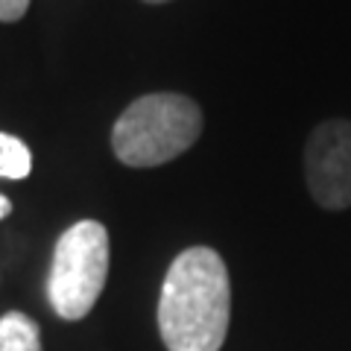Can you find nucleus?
Returning <instances> with one entry per match:
<instances>
[{
  "label": "nucleus",
  "mask_w": 351,
  "mask_h": 351,
  "mask_svg": "<svg viewBox=\"0 0 351 351\" xmlns=\"http://www.w3.org/2000/svg\"><path fill=\"white\" fill-rule=\"evenodd\" d=\"M232 319L226 261L191 246L170 263L158 295V331L167 351H219Z\"/></svg>",
  "instance_id": "f257e3e1"
},
{
  "label": "nucleus",
  "mask_w": 351,
  "mask_h": 351,
  "mask_svg": "<svg viewBox=\"0 0 351 351\" xmlns=\"http://www.w3.org/2000/svg\"><path fill=\"white\" fill-rule=\"evenodd\" d=\"M202 135V108L184 94H147L126 106L112 129L114 156L126 167H158Z\"/></svg>",
  "instance_id": "f03ea898"
},
{
  "label": "nucleus",
  "mask_w": 351,
  "mask_h": 351,
  "mask_svg": "<svg viewBox=\"0 0 351 351\" xmlns=\"http://www.w3.org/2000/svg\"><path fill=\"white\" fill-rule=\"evenodd\" d=\"M108 278V232L97 219H80L56 240L47 299L59 319H85Z\"/></svg>",
  "instance_id": "7ed1b4c3"
},
{
  "label": "nucleus",
  "mask_w": 351,
  "mask_h": 351,
  "mask_svg": "<svg viewBox=\"0 0 351 351\" xmlns=\"http://www.w3.org/2000/svg\"><path fill=\"white\" fill-rule=\"evenodd\" d=\"M304 176L322 208H351V120H325L313 129L304 147Z\"/></svg>",
  "instance_id": "20e7f679"
},
{
  "label": "nucleus",
  "mask_w": 351,
  "mask_h": 351,
  "mask_svg": "<svg viewBox=\"0 0 351 351\" xmlns=\"http://www.w3.org/2000/svg\"><path fill=\"white\" fill-rule=\"evenodd\" d=\"M0 351H41V331L36 319L21 311L0 316Z\"/></svg>",
  "instance_id": "39448f33"
},
{
  "label": "nucleus",
  "mask_w": 351,
  "mask_h": 351,
  "mask_svg": "<svg viewBox=\"0 0 351 351\" xmlns=\"http://www.w3.org/2000/svg\"><path fill=\"white\" fill-rule=\"evenodd\" d=\"M29 170H32L29 147L21 138L0 132V179L21 182L29 176Z\"/></svg>",
  "instance_id": "423d86ee"
},
{
  "label": "nucleus",
  "mask_w": 351,
  "mask_h": 351,
  "mask_svg": "<svg viewBox=\"0 0 351 351\" xmlns=\"http://www.w3.org/2000/svg\"><path fill=\"white\" fill-rule=\"evenodd\" d=\"M29 9V0H0V21L3 24H15L27 15Z\"/></svg>",
  "instance_id": "0eeeda50"
},
{
  "label": "nucleus",
  "mask_w": 351,
  "mask_h": 351,
  "mask_svg": "<svg viewBox=\"0 0 351 351\" xmlns=\"http://www.w3.org/2000/svg\"><path fill=\"white\" fill-rule=\"evenodd\" d=\"M9 214H12V202H9V199H6V196H3V193H0V219H6Z\"/></svg>",
  "instance_id": "6e6552de"
},
{
  "label": "nucleus",
  "mask_w": 351,
  "mask_h": 351,
  "mask_svg": "<svg viewBox=\"0 0 351 351\" xmlns=\"http://www.w3.org/2000/svg\"><path fill=\"white\" fill-rule=\"evenodd\" d=\"M144 3H167V0H144Z\"/></svg>",
  "instance_id": "1a4fd4ad"
}]
</instances>
